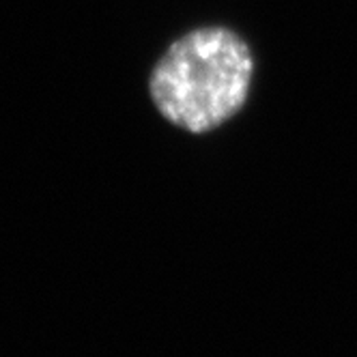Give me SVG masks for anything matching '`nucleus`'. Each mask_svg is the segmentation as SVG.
Returning <instances> with one entry per match:
<instances>
[{
	"label": "nucleus",
	"instance_id": "nucleus-1",
	"mask_svg": "<svg viewBox=\"0 0 357 357\" xmlns=\"http://www.w3.org/2000/svg\"><path fill=\"white\" fill-rule=\"evenodd\" d=\"M252 73L254 59L245 39L231 29L205 26L170 43L153 67L149 93L168 123L207 134L243 108Z\"/></svg>",
	"mask_w": 357,
	"mask_h": 357
}]
</instances>
